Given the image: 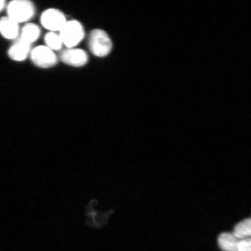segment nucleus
I'll return each instance as SVG.
<instances>
[{"mask_svg":"<svg viewBox=\"0 0 251 251\" xmlns=\"http://www.w3.org/2000/svg\"><path fill=\"white\" fill-rule=\"evenodd\" d=\"M7 17L18 24L27 23L35 15V6L28 0H14L6 6Z\"/></svg>","mask_w":251,"mask_h":251,"instance_id":"obj_1","label":"nucleus"},{"mask_svg":"<svg viewBox=\"0 0 251 251\" xmlns=\"http://www.w3.org/2000/svg\"><path fill=\"white\" fill-rule=\"evenodd\" d=\"M89 47L93 54L98 57H103L111 51L112 43L105 31L97 29L93 30L90 34Z\"/></svg>","mask_w":251,"mask_h":251,"instance_id":"obj_2","label":"nucleus"},{"mask_svg":"<svg viewBox=\"0 0 251 251\" xmlns=\"http://www.w3.org/2000/svg\"><path fill=\"white\" fill-rule=\"evenodd\" d=\"M59 34L63 45L67 48H75L82 41L85 33L79 22L72 20L67 21Z\"/></svg>","mask_w":251,"mask_h":251,"instance_id":"obj_3","label":"nucleus"},{"mask_svg":"<svg viewBox=\"0 0 251 251\" xmlns=\"http://www.w3.org/2000/svg\"><path fill=\"white\" fill-rule=\"evenodd\" d=\"M31 61L37 67L43 69L54 67L58 62L54 51L46 46H40L31 50Z\"/></svg>","mask_w":251,"mask_h":251,"instance_id":"obj_4","label":"nucleus"},{"mask_svg":"<svg viewBox=\"0 0 251 251\" xmlns=\"http://www.w3.org/2000/svg\"><path fill=\"white\" fill-rule=\"evenodd\" d=\"M40 22L45 29L53 32H59L67 20L65 16L58 9L50 8L43 12Z\"/></svg>","mask_w":251,"mask_h":251,"instance_id":"obj_5","label":"nucleus"},{"mask_svg":"<svg viewBox=\"0 0 251 251\" xmlns=\"http://www.w3.org/2000/svg\"><path fill=\"white\" fill-rule=\"evenodd\" d=\"M98 203L96 200H92L88 204L86 208V224L93 228H100L108 224V220L114 211L110 209L107 211H96L94 206Z\"/></svg>","mask_w":251,"mask_h":251,"instance_id":"obj_6","label":"nucleus"},{"mask_svg":"<svg viewBox=\"0 0 251 251\" xmlns=\"http://www.w3.org/2000/svg\"><path fill=\"white\" fill-rule=\"evenodd\" d=\"M60 59L64 64L74 67H80L85 65L89 57L84 50L76 48H67L62 51Z\"/></svg>","mask_w":251,"mask_h":251,"instance_id":"obj_7","label":"nucleus"},{"mask_svg":"<svg viewBox=\"0 0 251 251\" xmlns=\"http://www.w3.org/2000/svg\"><path fill=\"white\" fill-rule=\"evenodd\" d=\"M31 50L30 45L18 38L9 49L8 55L12 60L24 61L30 56Z\"/></svg>","mask_w":251,"mask_h":251,"instance_id":"obj_8","label":"nucleus"},{"mask_svg":"<svg viewBox=\"0 0 251 251\" xmlns=\"http://www.w3.org/2000/svg\"><path fill=\"white\" fill-rule=\"evenodd\" d=\"M19 24L6 16L0 19V34L8 40H15L20 36Z\"/></svg>","mask_w":251,"mask_h":251,"instance_id":"obj_9","label":"nucleus"},{"mask_svg":"<svg viewBox=\"0 0 251 251\" xmlns=\"http://www.w3.org/2000/svg\"><path fill=\"white\" fill-rule=\"evenodd\" d=\"M41 33L40 28L34 24L27 23L20 30L19 39L31 46L39 38Z\"/></svg>","mask_w":251,"mask_h":251,"instance_id":"obj_10","label":"nucleus"},{"mask_svg":"<svg viewBox=\"0 0 251 251\" xmlns=\"http://www.w3.org/2000/svg\"><path fill=\"white\" fill-rule=\"evenodd\" d=\"M240 240L233 233H224L219 235L218 244L222 251H238Z\"/></svg>","mask_w":251,"mask_h":251,"instance_id":"obj_11","label":"nucleus"},{"mask_svg":"<svg viewBox=\"0 0 251 251\" xmlns=\"http://www.w3.org/2000/svg\"><path fill=\"white\" fill-rule=\"evenodd\" d=\"M233 234L240 240L251 237V218L238 223L234 227Z\"/></svg>","mask_w":251,"mask_h":251,"instance_id":"obj_12","label":"nucleus"},{"mask_svg":"<svg viewBox=\"0 0 251 251\" xmlns=\"http://www.w3.org/2000/svg\"><path fill=\"white\" fill-rule=\"evenodd\" d=\"M46 46L53 51H59L62 49L63 43L59 33L49 31L45 37Z\"/></svg>","mask_w":251,"mask_h":251,"instance_id":"obj_13","label":"nucleus"},{"mask_svg":"<svg viewBox=\"0 0 251 251\" xmlns=\"http://www.w3.org/2000/svg\"><path fill=\"white\" fill-rule=\"evenodd\" d=\"M238 251H251V237L240 240L238 246Z\"/></svg>","mask_w":251,"mask_h":251,"instance_id":"obj_14","label":"nucleus"},{"mask_svg":"<svg viewBox=\"0 0 251 251\" xmlns=\"http://www.w3.org/2000/svg\"><path fill=\"white\" fill-rule=\"evenodd\" d=\"M7 3L4 0H0V12L6 8Z\"/></svg>","mask_w":251,"mask_h":251,"instance_id":"obj_15","label":"nucleus"}]
</instances>
